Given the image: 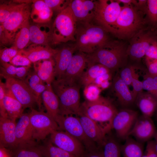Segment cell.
Wrapping results in <instances>:
<instances>
[{
  "mask_svg": "<svg viewBox=\"0 0 157 157\" xmlns=\"http://www.w3.org/2000/svg\"><path fill=\"white\" fill-rule=\"evenodd\" d=\"M128 45L122 41L111 40L92 53L86 54L87 66L101 64L113 73L128 64Z\"/></svg>",
  "mask_w": 157,
  "mask_h": 157,
  "instance_id": "obj_1",
  "label": "cell"
},
{
  "mask_svg": "<svg viewBox=\"0 0 157 157\" xmlns=\"http://www.w3.org/2000/svg\"><path fill=\"white\" fill-rule=\"evenodd\" d=\"M145 15L133 5H123L110 33L120 40L131 39L144 28Z\"/></svg>",
  "mask_w": 157,
  "mask_h": 157,
  "instance_id": "obj_2",
  "label": "cell"
},
{
  "mask_svg": "<svg viewBox=\"0 0 157 157\" xmlns=\"http://www.w3.org/2000/svg\"><path fill=\"white\" fill-rule=\"evenodd\" d=\"M51 85L59 99L60 115H77L81 108L79 81L60 78L54 80Z\"/></svg>",
  "mask_w": 157,
  "mask_h": 157,
  "instance_id": "obj_3",
  "label": "cell"
},
{
  "mask_svg": "<svg viewBox=\"0 0 157 157\" xmlns=\"http://www.w3.org/2000/svg\"><path fill=\"white\" fill-rule=\"evenodd\" d=\"M75 44L77 51L86 54L92 53L110 39L108 33L93 22H77Z\"/></svg>",
  "mask_w": 157,
  "mask_h": 157,
  "instance_id": "obj_4",
  "label": "cell"
},
{
  "mask_svg": "<svg viewBox=\"0 0 157 157\" xmlns=\"http://www.w3.org/2000/svg\"><path fill=\"white\" fill-rule=\"evenodd\" d=\"M52 27V44L75 42L77 23L69 5L58 14Z\"/></svg>",
  "mask_w": 157,
  "mask_h": 157,
  "instance_id": "obj_5",
  "label": "cell"
},
{
  "mask_svg": "<svg viewBox=\"0 0 157 157\" xmlns=\"http://www.w3.org/2000/svg\"><path fill=\"white\" fill-rule=\"evenodd\" d=\"M81 109L95 121L108 122L110 126L112 119L118 111L110 99L101 96L95 101H85L81 106Z\"/></svg>",
  "mask_w": 157,
  "mask_h": 157,
  "instance_id": "obj_6",
  "label": "cell"
},
{
  "mask_svg": "<svg viewBox=\"0 0 157 157\" xmlns=\"http://www.w3.org/2000/svg\"><path fill=\"white\" fill-rule=\"evenodd\" d=\"M122 7L117 0L96 1L93 22L110 33Z\"/></svg>",
  "mask_w": 157,
  "mask_h": 157,
  "instance_id": "obj_7",
  "label": "cell"
},
{
  "mask_svg": "<svg viewBox=\"0 0 157 157\" xmlns=\"http://www.w3.org/2000/svg\"><path fill=\"white\" fill-rule=\"evenodd\" d=\"M29 113L30 122L33 129L34 139L37 142L44 139L55 131L60 129L54 119L47 113L38 111L33 108Z\"/></svg>",
  "mask_w": 157,
  "mask_h": 157,
  "instance_id": "obj_8",
  "label": "cell"
},
{
  "mask_svg": "<svg viewBox=\"0 0 157 157\" xmlns=\"http://www.w3.org/2000/svg\"><path fill=\"white\" fill-rule=\"evenodd\" d=\"M156 40V34L146 28L142 29L131 39L127 50L128 57L133 61H139L145 56L150 45Z\"/></svg>",
  "mask_w": 157,
  "mask_h": 157,
  "instance_id": "obj_9",
  "label": "cell"
},
{
  "mask_svg": "<svg viewBox=\"0 0 157 157\" xmlns=\"http://www.w3.org/2000/svg\"><path fill=\"white\" fill-rule=\"evenodd\" d=\"M29 3H19L9 16L2 24L5 33L13 42L17 31L30 17L31 6Z\"/></svg>",
  "mask_w": 157,
  "mask_h": 157,
  "instance_id": "obj_10",
  "label": "cell"
},
{
  "mask_svg": "<svg viewBox=\"0 0 157 157\" xmlns=\"http://www.w3.org/2000/svg\"><path fill=\"white\" fill-rule=\"evenodd\" d=\"M7 89L21 104L24 109L33 108L36 100L35 96L24 81L15 78L4 76Z\"/></svg>",
  "mask_w": 157,
  "mask_h": 157,
  "instance_id": "obj_11",
  "label": "cell"
},
{
  "mask_svg": "<svg viewBox=\"0 0 157 157\" xmlns=\"http://www.w3.org/2000/svg\"><path fill=\"white\" fill-rule=\"evenodd\" d=\"M139 116L138 111L128 108L118 110L111 124V129H114L118 138L125 140L129 136L135 121Z\"/></svg>",
  "mask_w": 157,
  "mask_h": 157,
  "instance_id": "obj_12",
  "label": "cell"
},
{
  "mask_svg": "<svg viewBox=\"0 0 157 157\" xmlns=\"http://www.w3.org/2000/svg\"><path fill=\"white\" fill-rule=\"evenodd\" d=\"M60 130H64L70 135L83 142L89 151L95 150L92 141L86 136L78 117L72 115H60L56 121Z\"/></svg>",
  "mask_w": 157,
  "mask_h": 157,
  "instance_id": "obj_13",
  "label": "cell"
},
{
  "mask_svg": "<svg viewBox=\"0 0 157 157\" xmlns=\"http://www.w3.org/2000/svg\"><path fill=\"white\" fill-rule=\"evenodd\" d=\"M51 142L75 157H83L84 150L81 142L67 132L55 131L50 134Z\"/></svg>",
  "mask_w": 157,
  "mask_h": 157,
  "instance_id": "obj_14",
  "label": "cell"
},
{
  "mask_svg": "<svg viewBox=\"0 0 157 157\" xmlns=\"http://www.w3.org/2000/svg\"><path fill=\"white\" fill-rule=\"evenodd\" d=\"M156 131L151 117L142 115L137 118L129 136H133L142 143L154 138Z\"/></svg>",
  "mask_w": 157,
  "mask_h": 157,
  "instance_id": "obj_15",
  "label": "cell"
},
{
  "mask_svg": "<svg viewBox=\"0 0 157 157\" xmlns=\"http://www.w3.org/2000/svg\"><path fill=\"white\" fill-rule=\"evenodd\" d=\"M96 0H72L69 4L77 22H93Z\"/></svg>",
  "mask_w": 157,
  "mask_h": 157,
  "instance_id": "obj_16",
  "label": "cell"
},
{
  "mask_svg": "<svg viewBox=\"0 0 157 157\" xmlns=\"http://www.w3.org/2000/svg\"><path fill=\"white\" fill-rule=\"evenodd\" d=\"M86 137L92 142L102 143L110 130L102 128L81 110L77 115Z\"/></svg>",
  "mask_w": 157,
  "mask_h": 157,
  "instance_id": "obj_17",
  "label": "cell"
},
{
  "mask_svg": "<svg viewBox=\"0 0 157 157\" xmlns=\"http://www.w3.org/2000/svg\"><path fill=\"white\" fill-rule=\"evenodd\" d=\"M15 133L17 147L26 145H36L29 113L22 115L16 124Z\"/></svg>",
  "mask_w": 157,
  "mask_h": 157,
  "instance_id": "obj_18",
  "label": "cell"
},
{
  "mask_svg": "<svg viewBox=\"0 0 157 157\" xmlns=\"http://www.w3.org/2000/svg\"><path fill=\"white\" fill-rule=\"evenodd\" d=\"M16 120L8 117L0 118V146L14 150L17 147Z\"/></svg>",
  "mask_w": 157,
  "mask_h": 157,
  "instance_id": "obj_19",
  "label": "cell"
},
{
  "mask_svg": "<svg viewBox=\"0 0 157 157\" xmlns=\"http://www.w3.org/2000/svg\"><path fill=\"white\" fill-rule=\"evenodd\" d=\"M76 51L74 43L65 46L58 50L53 58L55 63L54 76L57 79H60L65 73Z\"/></svg>",
  "mask_w": 157,
  "mask_h": 157,
  "instance_id": "obj_20",
  "label": "cell"
},
{
  "mask_svg": "<svg viewBox=\"0 0 157 157\" xmlns=\"http://www.w3.org/2000/svg\"><path fill=\"white\" fill-rule=\"evenodd\" d=\"M58 50L53 49L49 45L31 44L19 52L34 63L40 60L53 58Z\"/></svg>",
  "mask_w": 157,
  "mask_h": 157,
  "instance_id": "obj_21",
  "label": "cell"
},
{
  "mask_svg": "<svg viewBox=\"0 0 157 157\" xmlns=\"http://www.w3.org/2000/svg\"><path fill=\"white\" fill-rule=\"evenodd\" d=\"M111 88L120 105L127 108L135 103V99L128 85L120 78L118 73L114 76Z\"/></svg>",
  "mask_w": 157,
  "mask_h": 157,
  "instance_id": "obj_22",
  "label": "cell"
},
{
  "mask_svg": "<svg viewBox=\"0 0 157 157\" xmlns=\"http://www.w3.org/2000/svg\"><path fill=\"white\" fill-rule=\"evenodd\" d=\"M47 24L30 25V42L31 44L49 45L52 44V27Z\"/></svg>",
  "mask_w": 157,
  "mask_h": 157,
  "instance_id": "obj_23",
  "label": "cell"
},
{
  "mask_svg": "<svg viewBox=\"0 0 157 157\" xmlns=\"http://www.w3.org/2000/svg\"><path fill=\"white\" fill-rule=\"evenodd\" d=\"M87 62L86 54L78 51L73 56L66 71L60 78L79 81L87 65Z\"/></svg>",
  "mask_w": 157,
  "mask_h": 157,
  "instance_id": "obj_24",
  "label": "cell"
},
{
  "mask_svg": "<svg viewBox=\"0 0 157 157\" xmlns=\"http://www.w3.org/2000/svg\"><path fill=\"white\" fill-rule=\"evenodd\" d=\"M135 103L142 115L151 117L157 111V94L143 91L137 95Z\"/></svg>",
  "mask_w": 157,
  "mask_h": 157,
  "instance_id": "obj_25",
  "label": "cell"
},
{
  "mask_svg": "<svg viewBox=\"0 0 157 157\" xmlns=\"http://www.w3.org/2000/svg\"><path fill=\"white\" fill-rule=\"evenodd\" d=\"M30 17L37 24H47L51 20L53 11L43 0H32Z\"/></svg>",
  "mask_w": 157,
  "mask_h": 157,
  "instance_id": "obj_26",
  "label": "cell"
},
{
  "mask_svg": "<svg viewBox=\"0 0 157 157\" xmlns=\"http://www.w3.org/2000/svg\"><path fill=\"white\" fill-rule=\"evenodd\" d=\"M46 85V88L42 94V100L47 113L56 121L60 115L59 99L51 84Z\"/></svg>",
  "mask_w": 157,
  "mask_h": 157,
  "instance_id": "obj_27",
  "label": "cell"
},
{
  "mask_svg": "<svg viewBox=\"0 0 157 157\" xmlns=\"http://www.w3.org/2000/svg\"><path fill=\"white\" fill-rule=\"evenodd\" d=\"M35 71L46 84H51L55 80V61L53 58L39 61L34 63Z\"/></svg>",
  "mask_w": 157,
  "mask_h": 157,
  "instance_id": "obj_28",
  "label": "cell"
},
{
  "mask_svg": "<svg viewBox=\"0 0 157 157\" xmlns=\"http://www.w3.org/2000/svg\"><path fill=\"white\" fill-rule=\"evenodd\" d=\"M24 81L35 96L36 103L41 110L42 94L46 88V85L44 84L35 70L29 72Z\"/></svg>",
  "mask_w": 157,
  "mask_h": 157,
  "instance_id": "obj_29",
  "label": "cell"
},
{
  "mask_svg": "<svg viewBox=\"0 0 157 157\" xmlns=\"http://www.w3.org/2000/svg\"><path fill=\"white\" fill-rule=\"evenodd\" d=\"M86 71L84 72L79 80L81 85L85 87L93 84L95 80L104 74L113 73L105 66L99 64L87 66Z\"/></svg>",
  "mask_w": 157,
  "mask_h": 157,
  "instance_id": "obj_30",
  "label": "cell"
},
{
  "mask_svg": "<svg viewBox=\"0 0 157 157\" xmlns=\"http://www.w3.org/2000/svg\"><path fill=\"white\" fill-rule=\"evenodd\" d=\"M6 93L3 99L4 106L8 117L12 119L16 120L23 114L24 109L21 104L6 88Z\"/></svg>",
  "mask_w": 157,
  "mask_h": 157,
  "instance_id": "obj_31",
  "label": "cell"
},
{
  "mask_svg": "<svg viewBox=\"0 0 157 157\" xmlns=\"http://www.w3.org/2000/svg\"><path fill=\"white\" fill-rule=\"evenodd\" d=\"M121 151L124 157H142L144 154L142 143L129 136L125 139L124 144L121 146Z\"/></svg>",
  "mask_w": 157,
  "mask_h": 157,
  "instance_id": "obj_32",
  "label": "cell"
},
{
  "mask_svg": "<svg viewBox=\"0 0 157 157\" xmlns=\"http://www.w3.org/2000/svg\"><path fill=\"white\" fill-rule=\"evenodd\" d=\"M30 25L29 19L27 20L24 23L19 31L16 34L12 47L19 51L24 49L29 45Z\"/></svg>",
  "mask_w": 157,
  "mask_h": 157,
  "instance_id": "obj_33",
  "label": "cell"
},
{
  "mask_svg": "<svg viewBox=\"0 0 157 157\" xmlns=\"http://www.w3.org/2000/svg\"><path fill=\"white\" fill-rule=\"evenodd\" d=\"M36 146L44 157H75L60 148L54 146L50 140Z\"/></svg>",
  "mask_w": 157,
  "mask_h": 157,
  "instance_id": "obj_34",
  "label": "cell"
},
{
  "mask_svg": "<svg viewBox=\"0 0 157 157\" xmlns=\"http://www.w3.org/2000/svg\"><path fill=\"white\" fill-rule=\"evenodd\" d=\"M102 144L104 157H120L121 146L114 138L106 136Z\"/></svg>",
  "mask_w": 157,
  "mask_h": 157,
  "instance_id": "obj_35",
  "label": "cell"
},
{
  "mask_svg": "<svg viewBox=\"0 0 157 157\" xmlns=\"http://www.w3.org/2000/svg\"><path fill=\"white\" fill-rule=\"evenodd\" d=\"M36 145L18 146L13 150L14 157H44Z\"/></svg>",
  "mask_w": 157,
  "mask_h": 157,
  "instance_id": "obj_36",
  "label": "cell"
},
{
  "mask_svg": "<svg viewBox=\"0 0 157 157\" xmlns=\"http://www.w3.org/2000/svg\"><path fill=\"white\" fill-rule=\"evenodd\" d=\"M139 66L132 64H127L119 70L118 72L122 80L127 85H131L133 77L136 73L135 69Z\"/></svg>",
  "mask_w": 157,
  "mask_h": 157,
  "instance_id": "obj_37",
  "label": "cell"
},
{
  "mask_svg": "<svg viewBox=\"0 0 157 157\" xmlns=\"http://www.w3.org/2000/svg\"><path fill=\"white\" fill-rule=\"evenodd\" d=\"M146 15L150 24L157 26V0H147Z\"/></svg>",
  "mask_w": 157,
  "mask_h": 157,
  "instance_id": "obj_38",
  "label": "cell"
},
{
  "mask_svg": "<svg viewBox=\"0 0 157 157\" xmlns=\"http://www.w3.org/2000/svg\"><path fill=\"white\" fill-rule=\"evenodd\" d=\"M17 3L10 1L7 3H3L0 4V24H3L9 16L14 10Z\"/></svg>",
  "mask_w": 157,
  "mask_h": 157,
  "instance_id": "obj_39",
  "label": "cell"
},
{
  "mask_svg": "<svg viewBox=\"0 0 157 157\" xmlns=\"http://www.w3.org/2000/svg\"><path fill=\"white\" fill-rule=\"evenodd\" d=\"M142 82L143 90L157 94V76L151 75L147 73Z\"/></svg>",
  "mask_w": 157,
  "mask_h": 157,
  "instance_id": "obj_40",
  "label": "cell"
},
{
  "mask_svg": "<svg viewBox=\"0 0 157 157\" xmlns=\"http://www.w3.org/2000/svg\"><path fill=\"white\" fill-rule=\"evenodd\" d=\"M100 88L96 85L92 84L85 87L84 93L87 101H93L97 100L100 96Z\"/></svg>",
  "mask_w": 157,
  "mask_h": 157,
  "instance_id": "obj_41",
  "label": "cell"
},
{
  "mask_svg": "<svg viewBox=\"0 0 157 157\" xmlns=\"http://www.w3.org/2000/svg\"><path fill=\"white\" fill-rule=\"evenodd\" d=\"M70 0H44V1L47 5L53 11L58 14L67 7Z\"/></svg>",
  "mask_w": 157,
  "mask_h": 157,
  "instance_id": "obj_42",
  "label": "cell"
},
{
  "mask_svg": "<svg viewBox=\"0 0 157 157\" xmlns=\"http://www.w3.org/2000/svg\"><path fill=\"white\" fill-rule=\"evenodd\" d=\"M0 75L15 78L17 67L10 63L1 62Z\"/></svg>",
  "mask_w": 157,
  "mask_h": 157,
  "instance_id": "obj_43",
  "label": "cell"
},
{
  "mask_svg": "<svg viewBox=\"0 0 157 157\" xmlns=\"http://www.w3.org/2000/svg\"><path fill=\"white\" fill-rule=\"evenodd\" d=\"M19 51L11 47L9 48H5L0 50V62L8 63L16 55Z\"/></svg>",
  "mask_w": 157,
  "mask_h": 157,
  "instance_id": "obj_44",
  "label": "cell"
},
{
  "mask_svg": "<svg viewBox=\"0 0 157 157\" xmlns=\"http://www.w3.org/2000/svg\"><path fill=\"white\" fill-rule=\"evenodd\" d=\"M9 63L15 66L22 67L31 66L32 63L26 56L19 52Z\"/></svg>",
  "mask_w": 157,
  "mask_h": 157,
  "instance_id": "obj_45",
  "label": "cell"
},
{
  "mask_svg": "<svg viewBox=\"0 0 157 157\" xmlns=\"http://www.w3.org/2000/svg\"><path fill=\"white\" fill-rule=\"evenodd\" d=\"M138 78V74L136 73L133 77L131 84L133 87L132 92L135 100L138 94L143 90L142 82L140 81Z\"/></svg>",
  "mask_w": 157,
  "mask_h": 157,
  "instance_id": "obj_46",
  "label": "cell"
},
{
  "mask_svg": "<svg viewBox=\"0 0 157 157\" xmlns=\"http://www.w3.org/2000/svg\"><path fill=\"white\" fill-rule=\"evenodd\" d=\"M0 82V117H8L6 111L3 103V99L6 93V87L5 83Z\"/></svg>",
  "mask_w": 157,
  "mask_h": 157,
  "instance_id": "obj_47",
  "label": "cell"
},
{
  "mask_svg": "<svg viewBox=\"0 0 157 157\" xmlns=\"http://www.w3.org/2000/svg\"><path fill=\"white\" fill-rule=\"evenodd\" d=\"M145 57L152 60H157V40L153 42L147 49Z\"/></svg>",
  "mask_w": 157,
  "mask_h": 157,
  "instance_id": "obj_48",
  "label": "cell"
},
{
  "mask_svg": "<svg viewBox=\"0 0 157 157\" xmlns=\"http://www.w3.org/2000/svg\"><path fill=\"white\" fill-rule=\"evenodd\" d=\"M145 61L147 73L151 75L157 76V60H152L145 57Z\"/></svg>",
  "mask_w": 157,
  "mask_h": 157,
  "instance_id": "obj_49",
  "label": "cell"
},
{
  "mask_svg": "<svg viewBox=\"0 0 157 157\" xmlns=\"http://www.w3.org/2000/svg\"><path fill=\"white\" fill-rule=\"evenodd\" d=\"M144 153L147 157H157L154 140H151L147 142Z\"/></svg>",
  "mask_w": 157,
  "mask_h": 157,
  "instance_id": "obj_50",
  "label": "cell"
},
{
  "mask_svg": "<svg viewBox=\"0 0 157 157\" xmlns=\"http://www.w3.org/2000/svg\"><path fill=\"white\" fill-rule=\"evenodd\" d=\"M31 66L17 67V73L15 78L24 81L27 76Z\"/></svg>",
  "mask_w": 157,
  "mask_h": 157,
  "instance_id": "obj_51",
  "label": "cell"
},
{
  "mask_svg": "<svg viewBox=\"0 0 157 157\" xmlns=\"http://www.w3.org/2000/svg\"><path fill=\"white\" fill-rule=\"evenodd\" d=\"M0 42L1 44L4 45L13 44L12 42L6 35L2 24L0 25Z\"/></svg>",
  "mask_w": 157,
  "mask_h": 157,
  "instance_id": "obj_52",
  "label": "cell"
},
{
  "mask_svg": "<svg viewBox=\"0 0 157 157\" xmlns=\"http://www.w3.org/2000/svg\"><path fill=\"white\" fill-rule=\"evenodd\" d=\"M147 5V0H137L135 3L134 6L138 10L143 12L146 15Z\"/></svg>",
  "mask_w": 157,
  "mask_h": 157,
  "instance_id": "obj_53",
  "label": "cell"
},
{
  "mask_svg": "<svg viewBox=\"0 0 157 157\" xmlns=\"http://www.w3.org/2000/svg\"><path fill=\"white\" fill-rule=\"evenodd\" d=\"M0 157H14L13 150L0 146Z\"/></svg>",
  "mask_w": 157,
  "mask_h": 157,
  "instance_id": "obj_54",
  "label": "cell"
},
{
  "mask_svg": "<svg viewBox=\"0 0 157 157\" xmlns=\"http://www.w3.org/2000/svg\"><path fill=\"white\" fill-rule=\"evenodd\" d=\"M85 157H104L102 150L99 151L96 149L89 151Z\"/></svg>",
  "mask_w": 157,
  "mask_h": 157,
  "instance_id": "obj_55",
  "label": "cell"
},
{
  "mask_svg": "<svg viewBox=\"0 0 157 157\" xmlns=\"http://www.w3.org/2000/svg\"><path fill=\"white\" fill-rule=\"evenodd\" d=\"M120 4L122 3L125 6L134 5L136 1V0H117Z\"/></svg>",
  "mask_w": 157,
  "mask_h": 157,
  "instance_id": "obj_56",
  "label": "cell"
},
{
  "mask_svg": "<svg viewBox=\"0 0 157 157\" xmlns=\"http://www.w3.org/2000/svg\"><path fill=\"white\" fill-rule=\"evenodd\" d=\"M154 138V141L155 147L157 153V130H156Z\"/></svg>",
  "mask_w": 157,
  "mask_h": 157,
  "instance_id": "obj_57",
  "label": "cell"
},
{
  "mask_svg": "<svg viewBox=\"0 0 157 157\" xmlns=\"http://www.w3.org/2000/svg\"><path fill=\"white\" fill-rule=\"evenodd\" d=\"M142 157H147L146 155L144 152V154Z\"/></svg>",
  "mask_w": 157,
  "mask_h": 157,
  "instance_id": "obj_58",
  "label": "cell"
},
{
  "mask_svg": "<svg viewBox=\"0 0 157 157\" xmlns=\"http://www.w3.org/2000/svg\"><path fill=\"white\" fill-rule=\"evenodd\" d=\"M156 119L157 120V111L156 112Z\"/></svg>",
  "mask_w": 157,
  "mask_h": 157,
  "instance_id": "obj_59",
  "label": "cell"
},
{
  "mask_svg": "<svg viewBox=\"0 0 157 157\" xmlns=\"http://www.w3.org/2000/svg\"><path fill=\"white\" fill-rule=\"evenodd\" d=\"M156 36H157V31H156Z\"/></svg>",
  "mask_w": 157,
  "mask_h": 157,
  "instance_id": "obj_60",
  "label": "cell"
},
{
  "mask_svg": "<svg viewBox=\"0 0 157 157\" xmlns=\"http://www.w3.org/2000/svg\"></svg>",
  "mask_w": 157,
  "mask_h": 157,
  "instance_id": "obj_61",
  "label": "cell"
}]
</instances>
